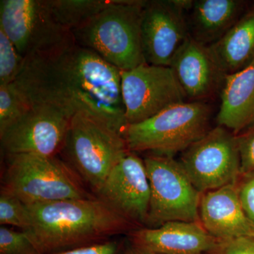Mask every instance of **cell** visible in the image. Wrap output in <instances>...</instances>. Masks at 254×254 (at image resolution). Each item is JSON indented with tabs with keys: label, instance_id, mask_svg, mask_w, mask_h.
Here are the masks:
<instances>
[{
	"label": "cell",
	"instance_id": "24",
	"mask_svg": "<svg viewBox=\"0 0 254 254\" xmlns=\"http://www.w3.org/2000/svg\"><path fill=\"white\" fill-rule=\"evenodd\" d=\"M0 254H41L27 232L0 227Z\"/></svg>",
	"mask_w": 254,
	"mask_h": 254
},
{
	"label": "cell",
	"instance_id": "29",
	"mask_svg": "<svg viewBox=\"0 0 254 254\" xmlns=\"http://www.w3.org/2000/svg\"><path fill=\"white\" fill-rule=\"evenodd\" d=\"M125 254H158L153 253V252H149V251L143 250V249L139 248V247H136V246L131 245V244L130 243L129 245H128L127 247L126 252H125Z\"/></svg>",
	"mask_w": 254,
	"mask_h": 254
},
{
	"label": "cell",
	"instance_id": "23",
	"mask_svg": "<svg viewBox=\"0 0 254 254\" xmlns=\"http://www.w3.org/2000/svg\"><path fill=\"white\" fill-rule=\"evenodd\" d=\"M24 60L0 28V86L14 83L22 69Z\"/></svg>",
	"mask_w": 254,
	"mask_h": 254
},
{
	"label": "cell",
	"instance_id": "5",
	"mask_svg": "<svg viewBox=\"0 0 254 254\" xmlns=\"http://www.w3.org/2000/svg\"><path fill=\"white\" fill-rule=\"evenodd\" d=\"M2 186L27 205L91 198L83 182L67 163L57 156L6 155Z\"/></svg>",
	"mask_w": 254,
	"mask_h": 254
},
{
	"label": "cell",
	"instance_id": "1",
	"mask_svg": "<svg viewBox=\"0 0 254 254\" xmlns=\"http://www.w3.org/2000/svg\"><path fill=\"white\" fill-rule=\"evenodd\" d=\"M121 71L73 41L25 59L14 83L31 106L52 107L71 119L85 114L124 136L128 123Z\"/></svg>",
	"mask_w": 254,
	"mask_h": 254
},
{
	"label": "cell",
	"instance_id": "27",
	"mask_svg": "<svg viewBox=\"0 0 254 254\" xmlns=\"http://www.w3.org/2000/svg\"><path fill=\"white\" fill-rule=\"evenodd\" d=\"M242 173L254 170V127L237 135Z\"/></svg>",
	"mask_w": 254,
	"mask_h": 254
},
{
	"label": "cell",
	"instance_id": "10",
	"mask_svg": "<svg viewBox=\"0 0 254 254\" xmlns=\"http://www.w3.org/2000/svg\"><path fill=\"white\" fill-rule=\"evenodd\" d=\"M122 93L128 125L141 123L187 97L170 66L140 65L122 71Z\"/></svg>",
	"mask_w": 254,
	"mask_h": 254
},
{
	"label": "cell",
	"instance_id": "16",
	"mask_svg": "<svg viewBox=\"0 0 254 254\" xmlns=\"http://www.w3.org/2000/svg\"><path fill=\"white\" fill-rule=\"evenodd\" d=\"M199 220L210 235L222 242L254 236V224L242 208L236 183L202 193Z\"/></svg>",
	"mask_w": 254,
	"mask_h": 254
},
{
	"label": "cell",
	"instance_id": "8",
	"mask_svg": "<svg viewBox=\"0 0 254 254\" xmlns=\"http://www.w3.org/2000/svg\"><path fill=\"white\" fill-rule=\"evenodd\" d=\"M0 28L24 59L73 41L71 32L55 21L47 0H1Z\"/></svg>",
	"mask_w": 254,
	"mask_h": 254
},
{
	"label": "cell",
	"instance_id": "21",
	"mask_svg": "<svg viewBox=\"0 0 254 254\" xmlns=\"http://www.w3.org/2000/svg\"><path fill=\"white\" fill-rule=\"evenodd\" d=\"M31 105L14 83L0 86V133L31 109Z\"/></svg>",
	"mask_w": 254,
	"mask_h": 254
},
{
	"label": "cell",
	"instance_id": "11",
	"mask_svg": "<svg viewBox=\"0 0 254 254\" xmlns=\"http://www.w3.org/2000/svg\"><path fill=\"white\" fill-rule=\"evenodd\" d=\"M192 0L145 1L141 18V43L145 63L170 66L190 36L185 12Z\"/></svg>",
	"mask_w": 254,
	"mask_h": 254
},
{
	"label": "cell",
	"instance_id": "20",
	"mask_svg": "<svg viewBox=\"0 0 254 254\" xmlns=\"http://www.w3.org/2000/svg\"><path fill=\"white\" fill-rule=\"evenodd\" d=\"M60 26L72 31L111 4L113 0H47Z\"/></svg>",
	"mask_w": 254,
	"mask_h": 254
},
{
	"label": "cell",
	"instance_id": "2",
	"mask_svg": "<svg viewBox=\"0 0 254 254\" xmlns=\"http://www.w3.org/2000/svg\"><path fill=\"white\" fill-rule=\"evenodd\" d=\"M26 230L41 254H53L110 240L138 227L95 197L27 205Z\"/></svg>",
	"mask_w": 254,
	"mask_h": 254
},
{
	"label": "cell",
	"instance_id": "18",
	"mask_svg": "<svg viewBox=\"0 0 254 254\" xmlns=\"http://www.w3.org/2000/svg\"><path fill=\"white\" fill-rule=\"evenodd\" d=\"M240 0H196L192 1L189 27L195 41L209 46L230 31L245 12Z\"/></svg>",
	"mask_w": 254,
	"mask_h": 254
},
{
	"label": "cell",
	"instance_id": "17",
	"mask_svg": "<svg viewBox=\"0 0 254 254\" xmlns=\"http://www.w3.org/2000/svg\"><path fill=\"white\" fill-rule=\"evenodd\" d=\"M220 97L218 126L236 136L254 127V61L238 72L226 76Z\"/></svg>",
	"mask_w": 254,
	"mask_h": 254
},
{
	"label": "cell",
	"instance_id": "3",
	"mask_svg": "<svg viewBox=\"0 0 254 254\" xmlns=\"http://www.w3.org/2000/svg\"><path fill=\"white\" fill-rule=\"evenodd\" d=\"M144 4L142 0H113L104 9L71 31L73 41L121 71L146 64L141 31Z\"/></svg>",
	"mask_w": 254,
	"mask_h": 254
},
{
	"label": "cell",
	"instance_id": "19",
	"mask_svg": "<svg viewBox=\"0 0 254 254\" xmlns=\"http://www.w3.org/2000/svg\"><path fill=\"white\" fill-rule=\"evenodd\" d=\"M227 75L238 72L254 61V5L244 13L230 31L209 46Z\"/></svg>",
	"mask_w": 254,
	"mask_h": 254
},
{
	"label": "cell",
	"instance_id": "14",
	"mask_svg": "<svg viewBox=\"0 0 254 254\" xmlns=\"http://www.w3.org/2000/svg\"><path fill=\"white\" fill-rule=\"evenodd\" d=\"M170 67L187 98L192 101L205 102L221 92L227 76L209 47L190 35L177 52Z\"/></svg>",
	"mask_w": 254,
	"mask_h": 254
},
{
	"label": "cell",
	"instance_id": "15",
	"mask_svg": "<svg viewBox=\"0 0 254 254\" xmlns=\"http://www.w3.org/2000/svg\"><path fill=\"white\" fill-rule=\"evenodd\" d=\"M130 243L158 254H214L223 242L210 235L200 222L172 221L155 228L128 232Z\"/></svg>",
	"mask_w": 254,
	"mask_h": 254
},
{
	"label": "cell",
	"instance_id": "26",
	"mask_svg": "<svg viewBox=\"0 0 254 254\" xmlns=\"http://www.w3.org/2000/svg\"><path fill=\"white\" fill-rule=\"evenodd\" d=\"M127 247L123 242L108 240L93 245L71 249L53 254H125Z\"/></svg>",
	"mask_w": 254,
	"mask_h": 254
},
{
	"label": "cell",
	"instance_id": "12",
	"mask_svg": "<svg viewBox=\"0 0 254 254\" xmlns=\"http://www.w3.org/2000/svg\"><path fill=\"white\" fill-rule=\"evenodd\" d=\"M71 118L50 106L33 105L0 133L5 156L36 154L57 156L63 149Z\"/></svg>",
	"mask_w": 254,
	"mask_h": 254
},
{
	"label": "cell",
	"instance_id": "4",
	"mask_svg": "<svg viewBox=\"0 0 254 254\" xmlns=\"http://www.w3.org/2000/svg\"><path fill=\"white\" fill-rule=\"evenodd\" d=\"M211 108L205 102H184L141 123L127 125L124 138L131 152L173 155L184 152L211 128Z\"/></svg>",
	"mask_w": 254,
	"mask_h": 254
},
{
	"label": "cell",
	"instance_id": "6",
	"mask_svg": "<svg viewBox=\"0 0 254 254\" xmlns=\"http://www.w3.org/2000/svg\"><path fill=\"white\" fill-rule=\"evenodd\" d=\"M128 151L123 135L89 115L78 113L71 119L61 153L95 193Z\"/></svg>",
	"mask_w": 254,
	"mask_h": 254
},
{
	"label": "cell",
	"instance_id": "7",
	"mask_svg": "<svg viewBox=\"0 0 254 254\" xmlns=\"http://www.w3.org/2000/svg\"><path fill=\"white\" fill-rule=\"evenodd\" d=\"M150 184L146 227L155 228L172 221L199 220L201 193L195 189L180 161L168 155L150 154L144 159Z\"/></svg>",
	"mask_w": 254,
	"mask_h": 254
},
{
	"label": "cell",
	"instance_id": "22",
	"mask_svg": "<svg viewBox=\"0 0 254 254\" xmlns=\"http://www.w3.org/2000/svg\"><path fill=\"white\" fill-rule=\"evenodd\" d=\"M0 225L17 227L23 231L31 225L27 205L3 186L0 190Z\"/></svg>",
	"mask_w": 254,
	"mask_h": 254
},
{
	"label": "cell",
	"instance_id": "28",
	"mask_svg": "<svg viewBox=\"0 0 254 254\" xmlns=\"http://www.w3.org/2000/svg\"><path fill=\"white\" fill-rule=\"evenodd\" d=\"M214 254H254V236L242 237L223 242Z\"/></svg>",
	"mask_w": 254,
	"mask_h": 254
},
{
	"label": "cell",
	"instance_id": "25",
	"mask_svg": "<svg viewBox=\"0 0 254 254\" xmlns=\"http://www.w3.org/2000/svg\"><path fill=\"white\" fill-rule=\"evenodd\" d=\"M236 187L242 208L247 218L254 224V170L241 174Z\"/></svg>",
	"mask_w": 254,
	"mask_h": 254
},
{
	"label": "cell",
	"instance_id": "9",
	"mask_svg": "<svg viewBox=\"0 0 254 254\" xmlns=\"http://www.w3.org/2000/svg\"><path fill=\"white\" fill-rule=\"evenodd\" d=\"M180 163L201 194L236 183L242 174L237 137L217 126L182 152Z\"/></svg>",
	"mask_w": 254,
	"mask_h": 254
},
{
	"label": "cell",
	"instance_id": "13",
	"mask_svg": "<svg viewBox=\"0 0 254 254\" xmlns=\"http://www.w3.org/2000/svg\"><path fill=\"white\" fill-rule=\"evenodd\" d=\"M97 198L135 226L146 227L150 189L143 160L128 151L107 177Z\"/></svg>",
	"mask_w": 254,
	"mask_h": 254
}]
</instances>
